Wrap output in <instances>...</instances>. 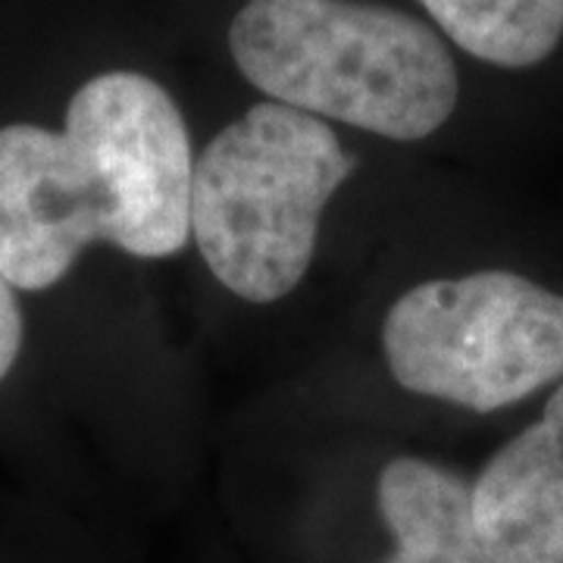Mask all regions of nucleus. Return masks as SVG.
Returning <instances> with one entry per match:
<instances>
[{
  "mask_svg": "<svg viewBox=\"0 0 563 563\" xmlns=\"http://www.w3.org/2000/svg\"><path fill=\"white\" fill-rule=\"evenodd\" d=\"M473 520L498 563H563V383L483 466Z\"/></svg>",
  "mask_w": 563,
  "mask_h": 563,
  "instance_id": "5",
  "label": "nucleus"
},
{
  "mask_svg": "<svg viewBox=\"0 0 563 563\" xmlns=\"http://www.w3.org/2000/svg\"><path fill=\"white\" fill-rule=\"evenodd\" d=\"M191 179L188 129L157 81H85L63 132L0 129V269L13 288L41 291L91 242L173 257L191 235Z\"/></svg>",
  "mask_w": 563,
  "mask_h": 563,
  "instance_id": "1",
  "label": "nucleus"
},
{
  "mask_svg": "<svg viewBox=\"0 0 563 563\" xmlns=\"http://www.w3.org/2000/svg\"><path fill=\"white\" fill-rule=\"evenodd\" d=\"M22 347V313L13 298V285L0 269V379L10 373Z\"/></svg>",
  "mask_w": 563,
  "mask_h": 563,
  "instance_id": "8",
  "label": "nucleus"
},
{
  "mask_svg": "<svg viewBox=\"0 0 563 563\" xmlns=\"http://www.w3.org/2000/svg\"><path fill=\"white\" fill-rule=\"evenodd\" d=\"M229 51L276 103L385 139H426L457 103V66L442 38L391 7L247 0L229 25Z\"/></svg>",
  "mask_w": 563,
  "mask_h": 563,
  "instance_id": "2",
  "label": "nucleus"
},
{
  "mask_svg": "<svg viewBox=\"0 0 563 563\" xmlns=\"http://www.w3.org/2000/svg\"><path fill=\"white\" fill-rule=\"evenodd\" d=\"M466 54L507 69L548 60L563 38V0H420Z\"/></svg>",
  "mask_w": 563,
  "mask_h": 563,
  "instance_id": "7",
  "label": "nucleus"
},
{
  "mask_svg": "<svg viewBox=\"0 0 563 563\" xmlns=\"http://www.w3.org/2000/svg\"><path fill=\"white\" fill-rule=\"evenodd\" d=\"M383 347L401 388L492 413L563 379V295L504 269L422 282L391 303Z\"/></svg>",
  "mask_w": 563,
  "mask_h": 563,
  "instance_id": "4",
  "label": "nucleus"
},
{
  "mask_svg": "<svg viewBox=\"0 0 563 563\" xmlns=\"http://www.w3.org/2000/svg\"><path fill=\"white\" fill-rule=\"evenodd\" d=\"M317 117L266 101L203 147L191 179V235L210 273L244 301L285 298L317 251L320 217L351 173Z\"/></svg>",
  "mask_w": 563,
  "mask_h": 563,
  "instance_id": "3",
  "label": "nucleus"
},
{
  "mask_svg": "<svg viewBox=\"0 0 563 563\" xmlns=\"http://www.w3.org/2000/svg\"><path fill=\"white\" fill-rule=\"evenodd\" d=\"M379 510L395 539L383 563H498L476 532L473 485L439 463H388L379 476Z\"/></svg>",
  "mask_w": 563,
  "mask_h": 563,
  "instance_id": "6",
  "label": "nucleus"
}]
</instances>
